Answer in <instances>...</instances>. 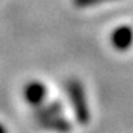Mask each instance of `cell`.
Segmentation results:
<instances>
[{
	"instance_id": "6da1fadb",
	"label": "cell",
	"mask_w": 133,
	"mask_h": 133,
	"mask_svg": "<svg viewBox=\"0 0 133 133\" xmlns=\"http://www.w3.org/2000/svg\"><path fill=\"white\" fill-rule=\"evenodd\" d=\"M45 95V91H44V87L40 84V82H33L31 85L26 87V91H24V96L28 102L31 103H37L41 102Z\"/></svg>"
},
{
	"instance_id": "7a4b0ae2",
	"label": "cell",
	"mask_w": 133,
	"mask_h": 133,
	"mask_svg": "<svg viewBox=\"0 0 133 133\" xmlns=\"http://www.w3.org/2000/svg\"><path fill=\"white\" fill-rule=\"evenodd\" d=\"M113 41H115L116 47H119V48H125V47H128V44H130V41H132L130 30H126V28L116 30L115 34H113Z\"/></svg>"
},
{
	"instance_id": "3957f363",
	"label": "cell",
	"mask_w": 133,
	"mask_h": 133,
	"mask_svg": "<svg viewBox=\"0 0 133 133\" xmlns=\"http://www.w3.org/2000/svg\"><path fill=\"white\" fill-rule=\"evenodd\" d=\"M0 133H6V130H4V128H3L2 125H0Z\"/></svg>"
}]
</instances>
